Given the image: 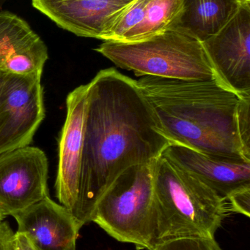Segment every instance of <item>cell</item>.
Here are the masks:
<instances>
[{"instance_id":"obj_3","label":"cell","mask_w":250,"mask_h":250,"mask_svg":"<svg viewBox=\"0 0 250 250\" xmlns=\"http://www.w3.org/2000/svg\"><path fill=\"white\" fill-rule=\"evenodd\" d=\"M154 245L185 237L215 238L227 201L162 154L154 160Z\"/></svg>"},{"instance_id":"obj_7","label":"cell","mask_w":250,"mask_h":250,"mask_svg":"<svg viewBox=\"0 0 250 250\" xmlns=\"http://www.w3.org/2000/svg\"><path fill=\"white\" fill-rule=\"evenodd\" d=\"M48 162L43 150L27 146L0 154V211L12 216L49 196Z\"/></svg>"},{"instance_id":"obj_20","label":"cell","mask_w":250,"mask_h":250,"mask_svg":"<svg viewBox=\"0 0 250 250\" xmlns=\"http://www.w3.org/2000/svg\"><path fill=\"white\" fill-rule=\"evenodd\" d=\"M230 212L237 213L249 217L250 214V188L238 191L227 198Z\"/></svg>"},{"instance_id":"obj_24","label":"cell","mask_w":250,"mask_h":250,"mask_svg":"<svg viewBox=\"0 0 250 250\" xmlns=\"http://www.w3.org/2000/svg\"><path fill=\"white\" fill-rule=\"evenodd\" d=\"M241 6H250V0H236Z\"/></svg>"},{"instance_id":"obj_11","label":"cell","mask_w":250,"mask_h":250,"mask_svg":"<svg viewBox=\"0 0 250 250\" xmlns=\"http://www.w3.org/2000/svg\"><path fill=\"white\" fill-rule=\"evenodd\" d=\"M17 231L39 250H76L79 227L74 217L49 196L13 216Z\"/></svg>"},{"instance_id":"obj_19","label":"cell","mask_w":250,"mask_h":250,"mask_svg":"<svg viewBox=\"0 0 250 250\" xmlns=\"http://www.w3.org/2000/svg\"><path fill=\"white\" fill-rule=\"evenodd\" d=\"M238 124L245 157L250 160V95H244L241 99Z\"/></svg>"},{"instance_id":"obj_22","label":"cell","mask_w":250,"mask_h":250,"mask_svg":"<svg viewBox=\"0 0 250 250\" xmlns=\"http://www.w3.org/2000/svg\"><path fill=\"white\" fill-rule=\"evenodd\" d=\"M13 250H39L24 233L16 231L13 239Z\"/></svg>"},{"instance_id":"obj_6","label":"cell","mask_w":250,"mask_h":250,"mask_svg":"<svg viewBox=\"0 0 250 250\" xmlns=\"http://www.w3.org/2000/svg\"><path fill=\"white\" fill-rule=\"evenodd\" d=\"M41 77L7 76L0 92V154L29 146L45 118Z\"/></svg>"},{"instance_id":"obj_14","label":"cell","mask_w":250,"mask_h":250,"mask_svg":"<svg viewBox=\"0 0 250 250\" xmlns=\"http://www.w3.org/2000/svg\"><path fill=\"white\" fill-rule=\"evenodd\" d=\"M183 0H149L143 19L120 42L144 41L176 28L183 13Z\"/></svg>"},{"instance_id":"obj_12","label":"cell","mask_w":250,"mask_h":250,"mask_svg":"<svg viewBox=\"0 0 250 250\" xmlns=\"http://www.w3.org/2000/svg\"><path fill=\"white\" fill-rule=\"evenodd\" d=\"M132 0H32L59 27L77 36L101 40L107 22Z\"/></svg>"},{"instance_id":"obj_13","label":"cell","mask_w":250,"mask_h":250,"mask_svg":"<svg viewBox=\"0 0 250 250\" xmlns=\"http://www.w3.org/2000/svg\"><path fill=\"white\" fill-rule=\"evenodd\" d=\"M183 13L177 29L203 42L221 30L239 11L236 0H183Z\"/></svg>"},{"instance_id":"obj_16","label":"cell","mask_w":250,"mask_h":250,"mask_svg":"<svg viewBox=\"0 0 250 250\" xmlns=\"http://www.w3.org/2000/svg\"><path fill=\"white\" fill-rule=\"evenodd\" d=\"M48 48L41 38L15 53L1 68L18 75L43 74L48 60Z\"/></svg>"},{"instance_id":"obj_10","label":"cell","mask_w":250,"mask_h":250,"mask_svg":"<svg viewBox=\"0 0 250 250\" xmlns=\"http://www.w3.org/2000/svg\"><path fill=\"white\" fill-rule=\"evenodd\" d=\"M162 154L226 201L232 194L250 188V161L209 155L172 143Z\"/></svg>"},{"instance_id":"obj_21","label":"cell","mask_w":250,"mask_h":250,"mask_svg":"<svg viewBox=\"0 0 250 250\" xmlns=\"http://www.w3.org/2000/svg\"><path fill=\"white\" fill-rule=\"evenodd\" d=\"M14 233L8 223L0 221V250H13Z\"/></svg>"},{"instance_id":"obj_9","label":"cell","mask_w":250,"mask_h":250,"mask_svg":"<svg viewBox=\"0 0 250 250\" xmlns=\"http://www.w3.org/2000/svg\"><path fill=\"white\" fill-rule=\"evenodd\" d=\"M88 89V83L81 85L68 95L67 115L58 144L56 196L73 217L79 200Z\"/></svg>"},{"instance_id":"obj_4","label":"cell","mask_w":250,"mask_h":250,"mask_svg":"<svg viewBox=\"0 0 250 250\" xmlns=\"http://www.w3.org/2000/svg\"><path fill=\"white\" fill-rule=\"evenodd\" d=\"M95 51L137 77L186 81L217 79L203 42L177 28L138 42L104 41Z\"/></svg>"},{"instance_id":"obj_23","label":"cell","mask_w":250,"mask_h":250,"mask_svg":"<svg viewBox=\"0 0 250 250\" xmlns=\"http://www.w3.org/2000/svg\"><path fill=\"white\" fill-rule=\"evenodd\" d=\"M9 73H10L5 71V70H3L2 68L0 67V92H1L3 86H4V82H5Z\"/></svg>"},{"instance_id":"obj_8","label":"cell","mask_w":250,"mask_h":250,"mask_svg":"<svg viewBox=\"0 0 250 250\" xmlns=\"http://www.w3.org/2000/svg\"><path fill=\"white\" fill-rule=\"evenodd\" d=\"M202 42L217 80L238 95H250V6H241L221 30Z\"/></svg>"},{"instance_id":"obj_15","label":"cell","mask_w":250,"mask_h":250,"mask_svg":"<svg viewBox=\"0 0 250 250\" xmlns=\"http://www.w3.org/2000/svg\"><path fill=\"white\" fill-rule=\"evenodd\" d=\"M40 38L26 21L11 12L0 11V67L12 55Z\"/></svg>"},{"instance_id":"obj_1","label":"cell","mask_w":250,"mask_h":250,"mask_svg":"<svg viewBox=\"0 0 250 250\" xmlns=\"http://www.w3.org/2000/svg\"><path fill=\"white\" fill-rule=\"evenodd\" d=\"M88 84L79 200L73 217L91 223L101 197L126 169L151 163L171 143L137 81L116 69L101 70Z\"/></svg>"},{"instance_id":"obj_17","label":"cell","mask_w":250,"mask_h":250,"mask_svg":"<svg viewBox=\"0 0 250 250\" xmlns=\"http://www.w3.org/2000/svg\"><path fill=\"white\" fill-rule=\"evenodd\" d=\"M149 0H132L116 12L107 22L101 40L120 42L126 34L139 24L143 19Z\"/></svg>"},{"instance_id":"obj_25","label":"cell","mask_w":250,"mask_h":250,"mask_svg":"<svg viewBox=\"0 0 250 250\" xmlns=\"http://www.w3.org/2000/svg\"><path fill=\"white\" fill-rule=\"evenodd\" d=\"M4 216L3 215L2 213L0 211V221H3V220L4 219Z\"/></svg>"},{"instance_id":"obj_18","label":"cell","mask_w":250,"mask_h":250,"mask_svg":"<svg viewBox=\"0 0 250 250\" xmlns=\"http://www.w3.org/2000/svg\"><path fill=\"white\" fill-rule=\"evenodd\" d=\"M148 250H223L215 238L185 237L163 241Z\"/></svg>"},{"instance_id":"obj_2","label":"cell","mask_w":250,"mask_h":250,"mask_svg":"<svg viewBox=\"0 0 250 250\" xmlns=\"http://www.w3.org/2000/svg\"><path fill=\"white\" fill-rule=\"evenodd\" d=\"M137 83L170 143L209 155L250 161L244 152L238 124L244 95L217 79L186 81L145 76Z\"/></svg>"},{"instance_id":"obj_5","label":"cell","mask_w":250,"mask_h":250,"mask_svg":"<svg viewBox=\"0 0 250 250\" xmlns=\"http://www.w3.org/2000/svg\"><path fill=\"white\" fill-rule=\"evenodd\" d=\"M154 161L132 166L117 176L91 219L113 239L140 250L154 245Z\"/></svg>"}]
</instances>
